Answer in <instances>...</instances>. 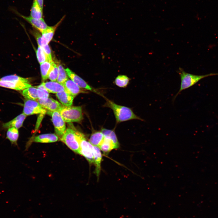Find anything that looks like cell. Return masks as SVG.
<instances>
[{"label": "cell", "mask_w": 218, "mask_h": 218, "mask_svg": "<svg viewBox=\"0 0 218 218\" xmlns=\"http://www.w3.org/2000/svg\"><path fill=\"white\" fill-rule=\"evenodd\" d=\"M106 100L104 106L112 110L117 122L119 123L133 119L144 121L135 114L131 108L118 105L108 99H107Z\"/></svg>", "instance_id": "obj_1"}, {"label": "cell", "mask_w": 218, "mask_h": 218, "mask_svg": "<svg viewBox=\"0 0 218 218\" xmlns=\"http://www.w3.org/2000/svg\"><path fill=\"white\" fill-rule=\"evenodd\" d=\"M177 72L180 76L181 84L179 91L174 97L173 101L183 90L192 87L202 79L210 76L218 75V73H211L203 75L193 74L186 72L181 68H179Z\"/></svg>", "instance_id": "obj_2"}, {"label": "cell", "mask_w": 218, "mask_h": 218, "mask_svg": "<svg viewBox=\"0 0 218 218\" xmlns=\"http://www.w3.org/2000/svg\"><path fill=\"white\" fill-rule=\"evenodd\" d=\"M75 136L80 147V154L86 159L90 164L94 163L93 146L87 141L84 135L74 128Z\"/></svg>", "instance_id": "obj_3"}, {"label": "cell", "mask_w": 218, "mask_h": 218, "mask_svg": "<svg viewBox=\"0 0 218 218\" xmlns=\"http://www.w3.org/2000/svg\"><path fill=\"white\" fill-rule=\"evenodd\" d=\"M59 112L64 121L66 122H80L83 119L81 106H64Z\"/></svg>", "instance_id": "obj_4"}, {"label": "cell", "mask_w": 218, "mask_h": 218, "mask_svg": "<svg viewBox=\"0 0 218 218\" xmlns=\"http://www.w3.org/2000/svg\"><path fill=\"white\" fill-rule=\"evenodd\" d=\"M61 140L74 152L80 154L79 145L75 136L74 127L73 126L65 130Z\"/></svg>", "instance_id": "obj_5"}, {"label": "cell", "mask_w": 218, "mask_h": 218, "mask_svg": "<svg viewBox=\"0 0 218 218\" xmlns=\"http://www.w3.org/2000/svg\"><path fill=\"white\" fill-rule=\"evenodd\" d=\"M47 111V114L51 117V120L56 135L61 137L66 130L65 121L59 112L48 111Z\"/></svg>", "instance_id": "obj_6"}, {"label": "cell", "mask_w": 218, "mask_h": 218, "mask_svg": "<svg viewBox=\"0 0 218 218\" xmlns=\"http://www.w3.org/2000/svg\"><path fill=\"white\" fill-rule=\"evenodd\" d=\"M67 74L70 78L80 88L92 91L100 95H101L97 90L89 85L83 79L72 71L70 69H65Z\"/></svg>", "instance_id": "obj_7"}, {"label": "cell", "mask_w": 218, "mask_h": 218, "mask_svg": "<svg viewBox=\"0 0 218 218\" xmlns=\"http://www.w3.org/2000/svg\"><path fill=\"white\" fill-rule=\"evenodd\" d=\"M64 18V17H63L55 25L53 26H48L45 30L41 33L42 35L41 39L39 38L37 40L38 46L41 47L42 46L48 44L52 39L56 28L63 19Z\"/></svg>", "instance_id": "obj_8"}, {"label": "cell", "mask_w": 218, "mask_h": 218, "mask_svg": "<svg viewBox=\"0 0 218 218\" xmlns=\"http://www.w3.org/2000/svg\"><path fill=\"white\" fill-rule=\"evenodd\" d=\"M37 101L44 108L51 111L59 112L64 106L51 97L45 99H38Z\"/></svg>", "instance_id": "obj_9"}, {"label": "cell", "mask_w": 218, "mask_h": 218, "mask_svg": "<svg viewBox=\"0 0 218 218\" xmlns=\"http://www.w3.org/2000/svg\"><path fill=\"white\" fill-rule=\"evenodd\" d=\"M15 12L41 33L45 30L48 27L43 18L39 19L34 18L31 16L28 17L18 13V12Z\"/></svg>", "instance_id": "obj_10"}, {"label": "cell", "mask_w": 218, "mask_h": 218, "mask_svg": "<svg viewBox=\"0 0 218 218\" xmlns=\"http://www.w3.org/2000/svg\"><path fill=\"white\" fill-rule=\"evenodd\" d=\"M62 84L65 88V91L74 97L80 93L88 92L81 89L72 81L69 79Z\"/></svg>", "instance_id": "obj_11"}, {"label": "cell", "mask_w": 218, "mask_h": 218, "mask_svg": "<svg viewBox=\"0 0 218 218\" xmlns=\"http://www.w3.org/2000/svg\"><path fill=\"white\" fill-rule=\"evenodd\" d=\"M0 87L16 90H21L30 87H31V85L27 83L0 80Z\"/></svg>", "instance_id": "obj_12"}, {"label": "cell", "mask_w": 218, "mask_h": 218, "mask_svg": "<svg viewBox=\"0 0 218 218\" xmlns=\"http://www.w3.org/2000/svg\"><path fill=\"white\" fill-rule=\"evenodd\" d=\"M94 163L95 168L94 173L96 175L98 180L101 170V163L102 159V156L99 148L93 146Z\"/></svg>", "instance_id": "obj_13"}, {"label": "cell", "mask_w": 218, "mask_h": 218, "mask_svg": "<svg viewBox=\"0 0 218 218\" xmlns=\"http://www.w3.org/2000/svg\"><path fill=\"white\" fill-rule=\"evenodd\" d=\"M26 115L24 113L21 114L12 120L3 123L2 127L5 129L14 127L17 129L22 126L23 122L25 119Z\"/></svg>", "instance_id": "obj_14"}, {"label": "cell", "mask_w": 218, "mask_h": 218, "mask_svg": "<svg viewBox=\"0 0 218 218\" xmlns=\"http://www.w3.org/2000/svg\"><path fill=\"white\" fill-rule=\"evenodd\" d=\"M49 93H57L65 91V89L63 85L58 82L50 81L41 83Z\"/></svg>", "instance_id": "obj_15"}, {"label": "cell", "mask_w": 218, "mask_h": 218, "mask_svg": "<svg viewBox=\"0 0 218 218\" xmlns=\"http://www.w3.org/2000/svg\"><path fill=\"white\" fill-rule=\"evenodd\" d=\"M57 135L54 134H42L36 136L34 138V142L41 143H49L57 141L58 140Z\"/></svg>", "instance_id": "obj_16"}, {"label": "cell", "mask_w": 218, "mask_h": 218, "mask_svg": "<svg viewBox=\"0 0 218 218\" xmlns=\"http://www.w3.org/2000/svg\"><path fill=\"white\" fill-rule=\"evenodd\" d=\"M56 96L59 101L64 106H71L74 97L65 91L56 93Z\"/></svg>", "instance_id": "obj_17"}, {"label": "cell", "mask_w": 218, "mask_h": 218, "mask_svg": "<svg viewBox=\"0 0 218 218\" xmlns=\"http://www.w3.org/2000/svg\"><path fill=\"white\" fill-rule=\"evenodd\" d=\"M98 147L106 154H108L112 150L117 148L111 140L105 136L103 141Z\"/></svg>", "instance_id": "obj_18"}, {"label": "cell", "mask_w": 218, "mask_h": 218, "mask_svg": "<svg viewBox=\"0 0 218 218\" xmlns=\"http://www.w3.org/2000/svg\"><path fill=\"white\" fill-rule=\"evenodd\" d=\"M54 61H47L40 64V70L42 81L44 82L47 80L53 65Z\"/></svg>", "instance_id": "obj_19"}, {"label": "cell", "mask_w": 218, "mask_h": 218, "mask_svg": "<svg viewBox=\"0 0 218 218\" xmlns=\"http://www.w3.org/2000/svg\"><path fill=\"white\" fill-rule=\"evenodd\" d=\"M43 9L41 7L36 0H33L30 11V16L35 19L43 18Z\"/></svg>", "instance_id": "obj_20"}, {"label": "cell", "mask_w": 218, "mask_h": 218, "mask_svg": "<svg viewBox=\"0 0 218 218\" xmlns=\"http://www.w3.org/2000/svg\"><path fill=\"white\" fill-rule=\"evenodd\" d=\"M18 137V129L14 127L8 129L6 132V137L10 141L12 145H17Z\"/></svg>", "instance_id": "obj_21"}, {"label": "cell", "mask_w": 218, "mask_h": 218, "mask_svg": "<svg viewBox=\"0 0 218 218\" xmlns=\"http://www.w3.org/2000/svg\"><path fill=\"white\" fill-rule=\"evenodd\" d=\"M104 136L101 131H96L91 134L89 142L93 146L99 147L103 141Z\"/></svg>", "instance_id": "obj_22"}, {"label": "cell", "mask_w": 218, "mask_h": 218, "mask_svg": "<svg viewBox=\"0 0 218 218\" xmlns=\"http://www.w3.org/2000/svg\"><path fill=\"white\" fill-rule=\"evenodd\" d=\"M22 94L26 99L35 101L38 99L37 89L34 87H31L24 89L22 91Z\"/></svg>", "instance_id": "obj_23"}, {"label": "cell", "mask_w": 218, "mask_h": 218, "mask_svg": "<svg viewBox=\"0 0 218 218\" xmlns=\"http://www.w3.org/2000/svg\"><path fill=\"white\" fill-rule=\"evenodd\" d=\"M0 80L15 82H23L27 83H29L31 81L29 78H24L16 74L9 75L4 76L0 78Z\"/></svg>", "instance_id": "obj_24"}, {"label": "cell", "mask_w": 218, "mask_h": 218, "mask_svg": "<svg viewBox=\"0 0 218 218\" xmlns=\"http://www.w3.org/2000/svg\"><path fill=\"white\" fill-rule=\"evenodd\" d=\"M101 131L104 136L108 137L112 141L117 148L119 147V144L115 133L114 131L105 128H102Z\"/></svg>", "instance_id": "obj_25"}, {"label": "cell", "mask_w": 218, "mask_h": 218, "mask_svg": "<svg viewBox=\"0 0 218 218\" xmlns=\"http://www.w3.org/2000/svg\"><path fill=\"white\" fill-rule=\"evenodd\" d=\"M130 79L124 75H118L115 79L114 82L115 84L120 88H125L127 85Z\"/></svg>", "instance_id": "obj_26"}, {"label": "cell", "mask_w": 218, "mask_h": 218, "mask_svg": "<svg viewBox=\"0 0 218 218\" xmlns=\"http://www.w3.org/2000/svg\"><path fill=\"white\" fill-rule=\"evenodd\" d=\"M58 69V74L57 79L58 82L63 84L68 79L66 72L63 67L60 64H57Z\"/></svg>", "instance_id": "obj_27"}, {"label": "cell", "mask_w": 218, "mask_h": 218, "mask_svg": "<svg viewBox=\"0 0 218 218\" xmlns=\"http://www.w3.org/2000/svg\"><path fill=\"white\" fill-rule=\"evenodd\" d=\"M46 112L47 111L45 109L44 110H41L27 106H24L23 113L26 116L38 114H45Z\"/></svg>", "instance_id": "obj_28"}, {"label": "cell", "mask_w": 218, "mask_h": 218, "mask_svg": "<svg viewBox=\"0 0 218 218\" xmlns=\"http://www.w3.org/2000/svg\"><path fill=\"white\" fill-rule=\"evenodd\" d=\"M37 88L38 99H45L49 97V92L42 84L37 86Z\"/></svg>", "instance_id": "obj_29"}, {"label": "cell", "mask_w": 218, "mask_h": 218, "mask_svg": "<svg viewBox=\"0 0 218 218\" xmlns=\"http://www.w3.org/2000/svg\"><path fill=\"white\" fill-rule=\"evenodd\" d=\"M36 55L38 60L40 64L48 61L47 55L42 48L39 46L36 51Z\"/></svg>", "instance_id": "obj_30"}, {"label": "cell", "mask_w": 218, "mask_h": 218, "mask_svg": "<svg viewBox=\"0 0 218 218\" xmlns=\"http://www.w3.org/2000/svg\"><path fill=\"white\" fill-rule=\"evenodd\" d=\"M58 74V65L54 62L52 68L48 74V78L51 81H57Z\"/></svg>", "instance_id": "obj_31"}, {"label": "cell", "mask_w": 218, "mask_h": 218, "mask_svg": "<svg viewBox=\"0 0 218 218\" xmlns=\"http://www.w3.org/2000/svg\"><path fill=\"white\" fill-rule=\"evenodd\" d=\"M24 106L41 110H45L36 101L27 99L24 101Z\"/></svg>", "instance_id": "obj_32"}, {"label": "cell", "mask_w": 218, "mask_h": 218, "mask_svg": "<svg viewBox=\"0 0 218 218\" xmlns=\"http://www.w3.org/2000/svg\"><path fill=\"white\" fill-rule=\"evenodd\" d=\"M41 7L43 9L44 0H36Z\"/></svg>", "instance_id": "obj_33"}]
</instances>
